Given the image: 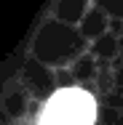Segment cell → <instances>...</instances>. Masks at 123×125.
<instances>
[{
  "label": "cell",
  "mask_w": 123,
  "mask_h": 125,
  "mask_svg": "<svg viewBox=\"0 0 123 125\" xmlns=\"http://www.w3.org/2000/svg\"><path fill=\"white\" fill-rule=\"evenodd\" d=\"M91 123H94V101L83 91L56 93L40 120V125H91Z\"/></svg>",
  "instance_id": "6da1fadb"
}]
</instances>
